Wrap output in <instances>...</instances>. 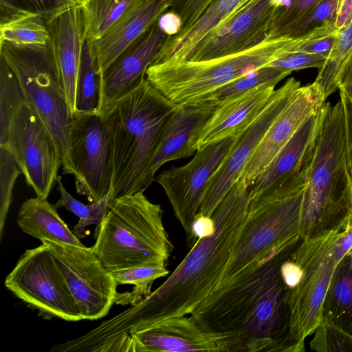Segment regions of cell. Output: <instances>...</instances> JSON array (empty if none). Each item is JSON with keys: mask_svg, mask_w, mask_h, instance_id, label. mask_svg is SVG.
<instances>
[{"mask_svg": "<svg viewBox=\"0 0 352 352\" xmlns=\"http://www.w3.org/2000/svg\"><path fill=\"white\" fill-rule=\"evenodd\" d=\"M300 241L297 236L274 248L213 290L190 315L206 331L236 335L241 351L295 352L280 269Z\"/></svg>", "mask_w": 352, "mask_h": 352, "instance_id": "cell-1", "label": "cell"}, {"mask_svg": "<svg viewBox=\"0 0 352 352\" xmlns=\"http://www.w3.org/2000/svg\"><path fill=\"white\" fill-rule=\"evenodd\" d=\"M250 190L240 177L212 215L215 223L214 234L198 239L159 287L122 312V322L129 333L167 318L190 315L211 294L229 262L245 219Z\"/></svg>", "mask_w": 352, "mask_h": 352, "instance_id": "cell-2", "label": "cell"}, {"mask_svg": "<svg viewBox=\"0 0 352 352\" xmlns=\"http://www.w3.org/2000/svg\"><path fill=\"white\" fill-rule=\"evenodd\" d=\"M178 106L145 79L135 91L100 113L112 153L109 204L145 190L168 122Z\"/></svg>", "mask_w": 352, "mask_h": 352, "instance_id": "cell-3", "label": "cell"}, {"mask_svg": "<svg viewBox=\"0 0 352 352\" xmlns=\"http://www.w3.org/2000/svg\"><path fill=\"white\" fill-rule=\"evenodd\" d=\"M305 194L300 239L335 227L351 210L352 181L347 161L343 100L325 102Z\"/></svg>", "mask_w": 352, "mask_h": 352, "instance_id": "cell-4", "label": "cell"}, {"mask_svg": "<svg viewBox=\"0 0 352 352\" xmlns=\"http://www.w3.org/2000/svg\"><path fill=\"white\" fill-rule=\"evenodd\" d=\"M160 205L144 191L124 195L108 205L97 226L91 247L109 272L135 266L165 264L173 245L162 222Z\"/></svg>", "mask_w": 352, "mask_h": 352, "instance_id": "cell-5", "label": "cell"}, {"mask_svg": "<svg viewBox=\"0 0 352 352\" xmlns=\"http://www.w3.org/2000/svg\"><path fill=\"white\" fill-rule=\"evenodd\" d=\"M352 250V211L335 227L300 239L291 255L302 269L299 284L287 290L289 340L296 352L322 321V305L333 274Z\"/></svg>", "mask_w": 352, "mask_h": 352, "instance_id": "cell-6", "label": "cell"}, {"mask_svg": "<svg viewBox=\"0 0 352 352\" xmlns=\"http://www.w3.org/2000/svg\"><path fill=\"white\" fill-rule=\"evenodd\" d=\"M294 46V41L289 37L266 38L252 47L223 57L151 64L146 78L170 101L178 104L195 103L230 81L290 53Z\"/></svg>", "mask_w": 352, "mask_h": 352, "instance_id": "cell-7", "label": "cell"}, {"mask_svg": "<svg viewBox=\"0 0 352 352\" xmlns=\"http://www.w3.org/2000/svg\"><path fill=\"white\" fill-rule=\"evenodd\" d=\"M0 56L15 74L26 103L47 126L62 157L63 174L74 175L69 155L72 112L50 46L0 42Z\"/></svg>", "mask_w": 352, "mask_h": 352, "instance_id": "cell-8", "label": "cell"}, {"mask_svg": "<svg viewBox=\"0 0 352 352\" xmlns=\"http://www.w3.org/2000/svg\"><path fill=\"white\" fill-rule=\"evenodd\" d=\"M307 181L250 201L232 256L214 289L276 246L300 236Z\"/></svg>", "mask_w": 352, "mask_h": 352, "instance_id": "cell-9", "label": "cell"}, {"mask_svg": "<svg viewBox=\"0 0 352 352\" xmlns=\"http://www.w3.org/2000/svg\"><path fill=\"white\" fill-rule=\"evenodd\" d=\"M4 285L45 319L83 320L79 307L47 243L27 249L20 256Z\"/></svg>", "mask_w": 352, "mask_h": 352, "instance_id": "cell-10", "label": "cell"}, {"mask_svg": "<svg viewBox=\"0 0 352 352\" xmlns=\"http://www.w3.org/2000/svg\"><path fill=\"white\" fill-rule=\"evenodd\" d=\"M74 296L83 320L107 315L118 294L117 284L92 248L45 241Z\"/></svg>", "mask_w": 352, "mask_h": 352, "instance_id": "cell-11", "label": "cell"}, {"mask_svg": "<svg viewBox=\"0 0 352 352\" xmlns=\"http://www.w3.org/2000/svg\"><path fill=\"white\" fill-rule=\"evenodd\" d=\"M69 155L76 192L91 203L109 194L113 175L109 136L100 113L73 116Z\"/></svg>", "mask_w": 352, "mask_h": 352, "instance_id": "cell-12", "label": "cell"}, {"mask_svg": "<svg viewBox=\"0 0 352 352\" xmlns=\"http://www.w3.org/2000/svg\"><path fill=\"white\" fill-rule=\"evenodd\" d=\"M6 146L10 148L36 197L47 199L62 165L61 153L47 126L28 103L13 119Z\"/></svg>", "mask_w": 352, "mask_h": 352, "instance_id": "cell-13", "label": "cell"}, {"mask_svg": "<svg viewBox=\"0 0 352 352\" xmlns=\"http://www.w3.org/2000/svg\"><path fill=\"white\" fill-rule=\"evenodd\" d=\"M300 87V82L295 78L287 80L275 90L261 114L234 138L225 158L210 180L198 212L210 217L212 215L219 204L241 177L244 168L271 124L294 98Z\"/></svg>", "mask_w": 352, "mask_h": 352, "instance_id": "cell-14", "label": "cell"}, {"mask_svg": "<svg viewBox=\"0 0 352 352\" xmlns=\"http://www.w3.org/2000/svg\"><path fill=\"white\" fill-rule=\"evenodd\" d=\"M233 140L234 138H227L199 148L188 163L165 170L156 178L186 234L201 208L210 180Z\"/></svg>", "mask_w": 352, "mask_h": 352, "instance_id": "cell-15", "label": "cell"}, {"mask_svg": "<svg viewBox=\"0 0 352 352\" xmlns=\"http://www.w3.org/2000/svg\"><path fill=\"white\" fill-rule=\"evenodd\" d=\"M285 0H257L227 17L196 45L188 60H206L246 50L264 41Z\"/></svg>", "mask_w": 352, "mask_h": 352, "instance_id": "cell-16", "label": "cell"}, {"mask_svg": "<svg viewBox=\"0 0 352 352\" xmlns=\"http://www.w3.org/2000/svg\"><path fill=\"white\" fill-rule=\"evenodd\" d=\"M241 351L239 338L203 329L190 315L163 320L133 333L129 352Z\"/></svg>", "mask_w": 352, "mask_h": 352, "instance_id": "cell-17", "label": "cell"}, {"mask_svg": "<svg viewBox=\"0 0 352 352\" xmlns=\"http://www.w3.org/2000/svg\"><path fill=\"white\" fill-rule=\"evenodd\" d=\"M322 120L321 107L302 124L250 186V201L267 197L309 177Z\"/></svg>", "mask_w": 352, "mask_h": 352, "instance_id": "cell-18", "label": "cell"}, {"mask_svg": "<svg viewBox=\"0 0 352 352\" xmlns=\"http://www.w3.org/2000/svg\"><path fill=\"white\" fill-rule=\"evenodd\" d=\"M169 34L154 24L126 48L100 74L98 112L138 89L146 79V72Z\"/></svg>", "mask_w": 352, "mask_h": 352, "instance_id": "cell-19", "label": "cell"}, {"mask_svg": "<svg viewBox=\"0 0 352 352\" xmlns=\"http://www.w3.org/2000/svg\"><path fill=\"white\" fill-rule=\"evenodd\" d=\"M325 100L315 81L300 87L271 124L244 168L241 177L248 186L254 184L302 124L320 109Z\"/></svg>", "mask_w": 352, "mask_h": 352, "instance_id": "cell-20", "label": "cell"}, {"mask_svg": "<svg viewBox=\"0 0 352 352\" xmlns=\"http://www.w3.org/2000/svg\"><path fill=\"white\" fill-rule=\"evenodd\" d=\"M274 85H261L219 102L207 122L192 136L190 146L197 149L237 137L264 110L274 91Z\"/></svg>", "mask_w": 352, "mask_h": 352, "instance_id": "cell-21", "label": "cell"}, {"mask_svg": "<svg viewBox=\"0 0 352 352\" xmlns=\"http://www.w3.org/2000/svg\"><path fill=\"white\" fill-rule=\"evenodd\" d=\"M49 44L72 115L76 85L85 42L83 16L76 4L47 22Z\"/></svg>", "mask_w": 352, "mask_h": 352, "instance_id": "cell-22", "label": "cell"}, {"mask_svg": "<svg viewBox=\"0 0 352 352\" xmlns=\"http://www.w3.org/2000/svg\"><path fill=\"white\" fill-rule=\"evenodd\" d=\"M169 0H140L100 38L89 43L98 74L160 21Z\"/></svg>", "mask_w": 352, "mask_h": 352, "instance_id": "cell-23", "label": "cell"}, {"mask_svg": "<svg viewBox=\"0 0 352 352\" xmlns=\"http://www.w3.org/2000/svg\"><path fill=\"white\" fill-rule=\"evenodd\" d=\"M219 102L214 100L178 104L171 115L160 146L152 163L149 179H155L156 172L165 163L186 158L195 153L190 146L195 133L210 118Z\"/></svg>", "mask_w": 352, "mask_h": 352, "instance_id": "cell-24", "label": "cell"}, {"mask_svg": "<svg viewBox=\"0 0 352 352\" xmlns=\"http://www.w3.org/2000/svg\"><path fill=\"white\" fill-rule=\"evenodd\" d=\"M56 210L47 199L30 198L22 204L16 221L23 232L42 243L48 241L84 247L59 217Z\"/></svg>", "mask_w": 352, "mask_h": 352, "instance_id": "cell-25", "label": "cell"}, {"mask_svg": "<svg viewBox=\"0 0 352 352\" xmlns=\"http://www.w3.org/2000/svg\"><path fill=\"white\" fill-rule=\"evenodd\" d=\"M322 320L352 333V266L349 254L339 263L327 289Z\"/></svg>", "mask_w": 352, "mask_h": 352, "instance_id": "cell-26", "label": "cell"}, {"mask_svg": "<svg viewBox=\"0 0 352 352\" xmlns=\"http://www.w3.org/2000/svg\"><path fill=\"white\" fill-rule=\"evenodd\" d=\"M140 0H77L84 21L86 40L100 38Z\"/></svg>", "mask_w": 352, "mask_h": 352, "instance_id": "cell-27", "label": "cell"}, {"mask_svg": "<svg viewBox=\"0 0 352 352\" xmlns=\"http://www.w3.org/2000/svg\"><path fill=\"white\" fill-rule=\"evenodd\" d=\"M110 273L118 286L126 284L134 285L131 292L118 293L115 303L133 306L149 296L154 281L166 276L169 271L165 264H155L113 270Z\"/></svg>", "mask_w": 352, "mask_h": 352, "instance_id": "cell-28", "label": "cell"}, {"mask_svg": "<svg viewBox=\"0 0 352 352\" xmlns=\"http://www.w3.org/2000/svg\"><path fill=\"white\" fill-rule=\"evenodd\" d=\"M352 55V23L340 31L323 66L318 69L315 82L325 100L339 89L345 67Z\"/></svg>", "mask_w": 352, "mask_h": 352, "instance_id": "cell-29", "label": "cell"}, {"mask_svg": "<svg viewBox=\"0 0 352 352\" xmlns=\"http://www.w3.org/2000/svg\"><path fill=\"white\" fill-rule=\"evenodd\" d=\"M100 94V74L91 47L85 40L76 85L74 115L98 113Z\"/></svg>", "mask_w": 352, "mask_h": 352, "instance_id": "cell-30", "label": "cell"}, {"mask_svg": "<svg viewBox=\"0 0 352 352\" xmlns=\"http://www.w3.org/2000/svg\"><path fill=\"white\" fill-rule=\"evenodd\" d=\"M25 103L15 74L0 56V146L8 144L12 120Z\"/></svg>", "mask_w": 352, "mask_h": 352, "instance_id": "cell-31", "label": "cell"}, {"mask_svg": "<svg viewBox=\"0 0 352 352\" xmlns=\"http://www.w3.org/2000/svg\"><path fill=\"white\" fill-rule=\"evenodd\" d=\"M292 72L285 69L267 65L253 70L217 89L208 94L204 100H214L220 102L261 85L276 86Z\"/></svg>", "mask_w": 352, "mask_h": 352, "instance_id": "cell-32", "label": "cell"}, {"mask_svg": "<svg viewBox=\"0 0 352 352\" xmlns=\"http://www.w3.org/2000/svg\"><path fill=\"white\" fill-rule=\"evenodd\" d=\"M0 42L16 45H46L49 43L47 21L39 15L0 25Z\"/></svg>", "mask_w": 352, "mask_h": 352, "instance_id": "cell-33", "label": "cell"}, {"mask_svg": "<svg viewBox=\"0 0 352 352\" xmlns=\"http://www.w3.org/2000/svg\"><path fill=\"white\" fill-rule=\"evenodd\" d=\"M241 0H213L200 18L182 35L184 43L193 48L212 28L226 19Z\"/></svg>", "mask_w": 352, "mask_h": 352, "instance_id": "cell-34", "label": "cell"}, {"mask_svg": "<svg viewBox=\"0 0 352 352\" xmlns=\"http://www.w3.org/2000/svg\"><path fill=\"white\" fill-rule=\"evenodd\" d=\"M22 171L8 146H0V239L12 201L15 182Z\"/></svg>", "mask_w": 352, "mask_h": 352, "instance_id": "cell-35", "label": "cell"}, {"mask_svg": "<svg viewBox=\"0 0 352 352\" xmlns=\"http://www.w3.org/2000/svg\"><path fill=\"white\" fill-rule=\"evenodd\" d=\"M322 0H290L280 8L274 18L267 38L285 37Z\"/></svg>", "mask_w": 352, "mask_h": 352, "instance_id": "cell-36", "label": "cell"}, {"mask_svg": "<svg viewBox=\"0 0 352 352\" xmlns=\"http://www.w3.org/2000/svg\"><path fill=\"white\" fill-rule=\"evenodd\" d=\"M310 349L318 352L352 351V333L324 320L314 332Z\"/></svg>", "mask_w": 352, "mask_h": 352, "instance_id": "cell-37", "label": "cell"}, {"mask_svg": "<svg viewBox=\"0 0 352 352\" xmlns=\"http://www.w3.org/2000/svg\"><path fill=\"white\" fill-rule=\"evenodd\" d=\"M341 1L322 0L285 37H298L324 25H334Z\"/></svg>", "mask_w": 352, "mask_h": 352, "instance_id": "cell-38", "label": "cell"}, {"mask_svg": "<svg viewBox=\"0 0 352 352\" xmlns=\"http://www.w3.org/2000/svg\"><path fill=\"white\" fill-rule=\"evenodd\" d=\"M213 0H169V13L176 21L180 34L188 30L204 14Z\"/></svg>", "mask_w": 352, "mask_h": 352, "instance_id": "cell-39", "label": "cell"}, {"mask_svg": "<svg viewBox=\"0 0 352 352\" xmlns=\"http://www.w3.org/2000/svg\"><path fill=\"white\" fill-rule=\"evenodd\" d=\"M327 56L306 52H290L284 54L269 66L277 67L291 72L307 68H321L324 64Z\"/></svg>", "mask_w": 352, "mask_h": 352, "instance_id": "cell-40", "label": "cell"}, {"mask_svg": "<svg viewBox=\"0 0 352 352\" xmlns=\"http://www.w3.org/2000/svg\"><path fill=\"white\" fill-rule=\"evenodd\" d=\"M29 10L44 19L47 22L77 4V0H19Z\"/></svg>", "mask_w": 352, "mask_h": 352, "instance_id": "cell-41", "label": "cell"}, {"mask_svg": "<svg viewBox=\"0 0 352 352\" xmlns=\"http://www.w3.org/2000/svg\"><path fill=\"white\" fill-rule=\"evenodd\" d=\"M57 189L60 192V198L54 205L58 209L60 207H65L67 210L74 213L79 219H83L88 217L94 209V203L85 205L72 197L65 188L62 182L61 177L58 176Z\"/></svg>", "mask_w": 352, "mask_h": 352, "instance_id": "cell-42", "label": "cell"}, {"mask_svg": "<svg viewBox=\"0 0 352 352\" xmlns=\"http://www.w3.org/2000/svg\"><path fill=\"white\" fill-rule=\"evenodd\" d=\"M215 231V223L212 217L197 212L195 216L190 229L187 234V245L191 248L199 239L208 237Z\"/></svg>", "mask_w": 352, "mask_h": 352, "instance_id": "cell-43", "label": "cell"}, {"mask_svg": "<svg viewBox=\"0 0 352 352\" xmlns=\"http://www.w3.org/2000/svg\"><path fill=\"white\" fill-rule=\"evenodd\" d=\"M93 203L94 209L91 214L85 219H79L78 222L73 228L72 232L78 239L85 237L87 226L91 224H96L97 226H99L102 223L107 212L109 194L100 200Z\"/></svg>", "mask_w": 352, "mask_h": 352, "instance_id": "cell-44", "label": "cell"}, {"mask_svg": "<svg viewBox=\"0 0 352 352\" xmlns=\"http://www.w3.org/2000/svg\"><path fill=\"white\" fill-rule=\"evenodd\" d=\"M34 15L19 0H0V25Z\"/></svg>", "mask_w": 352, "mask_h": 352, "instance_id": "cell-45", "label": "cell"}, {"mask_svg": "<svg viewBox=\"0 0 352 352\" xmlns=\"http://www.w3.org/2000/svg\"><path fill=\"white\" fill-rule=\"evenodd\" d=\"M281 276L287 290L294 289L300 282L303 271L301 267L291 258L285 260L281 265Z\"/></svg>", "mask_w": 352, "mask_h": 352, "instance_id": "cell-46", "label": "cell"}, {"mask_svg": "<svg viewBox=\"0 0 352 352\" xmlns=\"http://www.w3.org/2000/svg\"><path fill=\"white\" fill-rule=\"evenodd\" d=\"M352 23V0H342L338 10L334 27L340 32Z\"/></svg>", "mask_w": 352, "mask_h": 352, "instance_id": "cell-47", "label": "cell"}, {"mask_svg": "<svg viewBox=\"0 0 352 352\" xmlns=\"http://www.w3.org/2000/svg\"><path fill=\"white\" fill-rule=\"evenodd\" d=\"M338 90L342 91L349 99H352V55L344 70Z\"/></svg>", "mask_w": 352, "mask_h": 352, "instance_id": "cell-48", "label": "cell"}, {"mask_svg": "<svg viewBox=\"0 0 352 352\" xmlns=\"http://www.w3.org/2000/svg\"><path fill=\"white\" fill-rule=\"evenodd\" d=\"M340 97L343 100L346 117L348 147L352 144V99H349L342 91H340Z\"/></svg>", "mask_w": 352, "mask_h": 352, "instance_id": "cell-49", "label": "cell"}, {"mask_svg": "<svg viewBox=\"0 0 352 352\" xmlns=\"http://www.w3.org/2000/svg\"><path fill=\"white\" fill-rule=\"evenodd\" d=\"M257 0H241L237 7L232 11V12L228 16H231L242 10H243L245 7L251 5L254 2Z\"/></svg>", "mask_w": 352, "mask_h": 352, "instance_id": "cell-50", "label": "cell"}, {"mask_svg": "<svg viewBox=\"0 0 352 352\" xmlns=\"http://www.w3.org/2000/svg\"><path fill=\"white\" fill-rule=\"evenodd\" d=\"M347 161L348 166L350 173V176L352 181V144L348 147L347 151Z\"/></svg>", "mask_w": 352, "mask_h": 352, "instance_id": "cell-51", "label": "cell"}, {"mask_svg": "<svg viewBox=\"0 0 352 352\" xmlns=\"http://www.w3.org/2000/svg\"><path fill=\"white\" fill-rule=\"evenodd\" d=\"M348 254L351 258V266H352V250Z\"/></svg>", "mask_w": 352, "mask_h": 352, "instance_id": "cell-52", "label": "cell"}, {"mask_svg": "<svg viewBox=\"0 0 352 352\" xmlns=\"http://www.w3.org/2000/svg\"><path fill=\"white\" fill-rule=\"evenodd\" d=\"M351 205H352V190H351ZM351 210H352V206H351Z\"/></svg>", "mask_w": 352, "mask_h": 352, "instance_id": "cell-53", "label": "cell"}]
</instances>
